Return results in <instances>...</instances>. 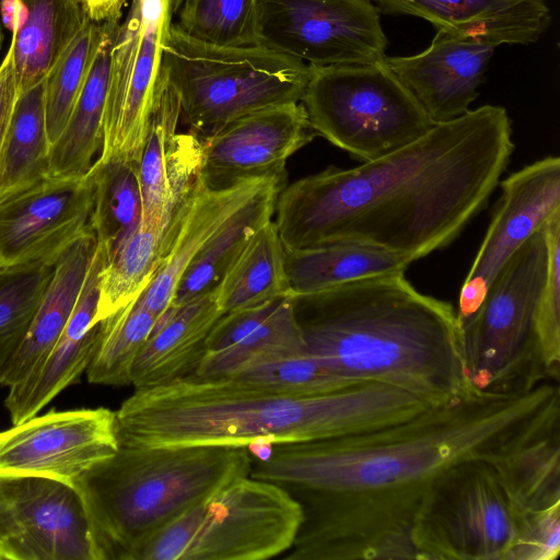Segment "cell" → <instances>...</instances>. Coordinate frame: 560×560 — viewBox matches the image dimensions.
I'll use <instances>...</instances> for the list:
<instances>
[{
    "label": "cell",
    "mask_w": 560,
    "mask_h": 560,
    "mask_svg": "<svg viewBox=\"0 0 560 560\" xmlns=\"http://www.w3.org/2000/svg\"><path fill=\"white\" fill-rule=\"evenodd\" d=\"M558 383L512 395L476 390L373 430L276 444L249 476L303 493L304 520L285 559H417L411 529L435 478L560 434Z\"/></svg>",
    "instance_id": "6da1fadb"
},
{
    "label": "cell",
    "mask_w": 560,
    "mask_h": 560,
    "mask_svg": "<svg viewBox=\"0 0 560 560\" xmlns=\"http://www.w3.org/2000/svg\"><path fill=\"white\" fill-rule=\"evenodd\" d=\"M513 150L504 107L469 109L384 156L284 187L275 209L280 240L289 250L355 242L420 259L486 206Z\"/></svg>",
    "instance_id": "7a4b0ae2"
},
{
    "label": "cell",
    "mask_w": 560,
    "mask_h": 560,
    "mask_svg": "<svg viewBox=\"0 0 560 560\" xmlns=\"http://www.w3.org/2000/svg\"><path fill=\"white\" fill-rule=\"evenodd\" d=\"M441 400L383 382L296 396L234 376L188 375L138 388L119 407V445L232 446L301 443L360 433L409 419Z\"/></svg>",
    "instance_id": "3957f363"
},
{
    "label": "cell",
    "mask_w": 560,
    "mask_h": 560,
    "mask_svg": "<svg viewBox=\"0 0 560 560\" xmlns=\"http://www.w3.org/2000/svg\"><path fill=\"white\" fill-rule=\"evenodd\" d=\"M292 298L306 353L335 373L442 401L477 390L453 305L420 293L404 273Z\"/></svg>",
    "instance_id": "277c9868"
},
{
    "label": "cell",
    "mask_w": 560,
    "mask_h": 560,
    "mask_svg": "<svg viewBox=\"0 0 560 560\" xmlns=\"http://www.w3.org/2000/svg\"><path fill=\"white\" fill-rule=\"evenodd\" d=\"M411 542L417 560H556L560 488L533 447L459 462L425 493Z\"/></svg>",
    "instance_id": "5b68a950"
},
{
    "label": "cell",
    "mask_w": 560,
    "mask_h": 560,
    "mask_svg": "<svg viewBox=\"0 0 560 560\" xmlns=\"http://www.w3.org/2000/svg\"><path fill=\"white\" fill-rule=\"evenodd\" d=\"M246 447L125 446L75 482L97 560H138L179 514L249 476Z\"/></svg>",
    "instance_id": "8992f818"
},
{
    "label": "cell",
    "mask_w": 560,
    "mask_h": 560,
    "mask_svg": "<svg viewBox=\"0 0 560 560\" xmlns=\"http://www.w3.org/2000/svg\"><path fill=\"white\" fill-rule=\"evenodd\" d=\"M162 73L174 88L189 131L203 138L264 108L299 103L310 66L259 45L218 46L172 24Z\"/></svg>",
    "instance_id": "52a82bcc"
},
{
    "label": "cell",
    "mask_w": 560,
    "mask_h": 560,
    "mask_svg": "<svg viewBox=\"0 0 560 560\" xmlns=\"http://www.w3.org/2000/svg\"><path fill=\"white\" fill-rule=\"evenodd\" d=\"M545 226L516 250L478 310L458 324L468 378L477 390L512 395L559 382L545 365L538 338L548 270Z\"/></svg>",
    "instance_id": "ba28073f"
},
{
    "label": "cell",
    "mask_w": 560,
    "mask_h": 560,
    "mask_svg": "<svg viewBox=\"0 0 560 560\" xmlns=\"http://www.w3.org/2000/svg\"><path fill=\"white\" fill-rule=\"evenodd\" d=\"M281 485L245 476L179 514L138 560H264L288 551L303 523Z\"/></svg>",
    "instance_id": "9c48e42d"
},
{
    "label": "cell",
    "mask_w": 560,
    "mask_h": 560,
    "mask_svg": "<svg viewBox=\"0 0 560 560\" xmlns=\"http://www.w3.org/2000/svg\"><path fill=\"white\" fill-rule=\"evenodd\" d=\"M310 69L300 103L312 129L357 160L384 156L435 124L385 60Z\"/></svg>",
    "instance_id": "30bf717a"
},
{
    "label": "cell",
    "mask_w": 560,
    "mask_h": 560,
    "mask_svg": "<svg viewBox=\"0 0 560 560\" xmlns=\"http://www.w3.org/2000/svg\"><path fill=\"white\" fill-rule=\"evenodd\" d=\"M172 0H130L112 49L103 144L96 160L138 165L162 88Z\"/></svg>",
    "instance_id": "8fae6325"
},
{
    "label": "cell",
    "mask_w": 560,
    "mask_h": 560,
    "mask_svg": "<svg viewBox=\"0 0 560 560\" xmlns=\"http://www.w3.org/2000/svg\"><path fill=\"white\" fill-rule=\"evenodd\" d=\"M256 45L308 66L372 63L388 39L370 0H258Z\"/></svg>",
    "instance_id": "7c38bea8"
},
{
    "label": "cell",
    "mask_w": 560,
    "mask_h": 560,
    "mask_svg": "<svg viewBox=\"0 0 560 560\" xmlns=\"http://www.w3.org/2000/svg\"><path fill=\"white\" fill-rule=\"evenodd\" d=\"M0 546L5 560H97L74 486L0 476Z\"/></svg>",
    "instance_id": "4fadbf2b"
},
{
    "label": "cell",
    "mask_w": 560,
    "mask_h": 560,
    "mask_svg": "<svg viewBox=\"0 0 560 560\" xmlns=\"http://www.w3.org/2000/svg\"><path fill=\"white\" fill-rule=\"evenodd\" d=\"M119 448L108 408L51 410L0 432V476L74 482Z\"/></svg>",
    "instance_id": "5bb4252c"
},
{
    "label": "cell",
    "mask_w": 560,
    "mask_h": 560,
    "mask_svg": "<svg viewBox=\"0 0 560 560\" xmlns=\"http://www.w3.org/2000/svg\"><path fill=\"white\" fill-rule=\"evenodd\" d=\"M94 183L45 176L0 194V268L55 262L90 228Z\"/></svg>",
    "instance_id": "9a60e30c"
},
{
    "label": "cell",
    "mask_w": 560,
    "mask_h": 560,
    "mask_svg": "<svg viewBox=\"0 0 560 560\" xmlns=\"http://www.w3.org/2000/svg\"><path fill=\"white\" fill-rule=\"evenodd\" d=\"M501 198L459 292L458 324L481 304L492 282L537 231L560 213V159L546 156L500 183Z\"/></svg>",
    "instance_id": "2e32d148"
},
{
    "label": "cell",
    "mask_w": 560,
    "mask_h": 560,
    "mask_svg": "<svg viewBox=\"0 0 560 560\" xmlns=\"http://www.w3.org/2000/svg\"><path fill=\"white\" fill-rule=\"evenodd\" d=\"M520 44L511 32L493 27L438 28L429 47L412 56L385 57L386 65L413 94L433 122L462 116L478 88L495 47Z\"/></svg>",
    "instance_id": "e0dca14e"
},
{
    "label": "cell",
    "mask_w": 560,
    "mask_h": 560,
    "mask_svg": "<svg viewBox=\"0 0 560 560\" xmlns=\"http://www.w3.org/2000/svg\"><path fill=\"white\" fill-rule=\"evenodd\" d=\"M315 136L300 102L253 112L200 138L199 177L214 189L248 179L285 177L289 158Z\"/></svg>",
    "instance_id": "ac0fdd59"
},
{
    "label": "cell",
    "mask_w": 560,
    "mask_h": 560,
    "mask_svg": "<svg viewBox=\"0 0 560 560\" xmlns=\"http://www.w3.org/2000/svg\"><path fill=\"white\" fill-rule=\"evenodd\" d=\"M106 262L105 250L97 244L77 305L61 336L36 370L10 387L4 406L13 424L36 416L60 392L78 383L91 364L102 335V320L95 322V316Z\"/></svg>",
    "instance_id": "d6986e66"
},
{
    "label": "cell",
    "mask_w": 560,
    "mask_h": 560,
    "mask_svg": "<svg viewBox=\"0 0 560 560\" xmlns=\"http://www.w3.org/2000/svg\"><path fill=\"white\" fill-rule=\"evenodd\" d=\"M292 294L223 314L210 330L206 351L191 375L230 376L279 358L305 353Z\"/></svg>",
    "instance_id": "ffe728a7"
},
{
    "label": "cell",
    "mask_w": 560,
    "mask_h": 560,
    "mask_svg": "<svg viewBox=\"0 0 560 560\" xmlns=\"http://www.w3.org/2000/svg\"><path fill=\"white\" fill-rule=\"evenodd\" d=\"M271 178L248 179L210 188L197 177L180 214L172 246L140 300L158 319L172 304L182 275L210 236Z\"/></svg>",
    "instance_id": "44dd1931"
},
{
    "label": "cell",
    "mask_w": 560,
    "mask_h": 560,
    "mask_svg": "<svg viewBox=\"0 0 560 560\" xmlns=\"http://www.w3.org/2000/svg\"><path fill=\"white\" fill-rule=\"evenodd\" d=\"M96 248L97 241L90 226L58 256L51 279L1 385L11 387L22 382L50 352L74 311Z\"/></svg>",
    "instance_id": "7402d4cb"
},
{
    "label": "cell",
    "mask_w": 560,
    "mask_h": 560,
    "mask_svg": "<svg viewBox=\"0 0 560 560\" xmlns=\"http://www.w3.org/2000/svg\"><path fill=\"white\" fill-rule=\"evenodd\" d=\"M222 315L213 292L171 305L136 359L131 385L149 388L191 375L205 354L210 330Z\"/></svg>",
    "instance_id": "603a6c76"
},
{
    "label": "cell",
    "mask_w": 560,
    "mask_h": 560,
    "mask_svg": "<svg viewBox=\"0 0 560 560\" xmlns=\"http://www.w3.org/2000/svg\"><path fill=\"white\" fill-rule=\"evenodd\" d=\"M12 51L19 93L44 81L91 20L84 0H13Z\"/></svg>",
    "instance_id": "cb8c5ba5"
},
{
    "label": "cell",
    "mask_w": 560,
    "mask_h": 560,
    "mask_svg": "<svg viewBox=\"0 0 560 560\" xmlns=\"http://www.w3.org/2000/svg\"><path fill=\"white\" fill-rule=\"evenodd\" d=\"M121 19L122 13L103 21L102 37L84 83L62 132L50 147L48 176H84L100 155L112 49Z\"/></svg>",
    "instance_id": "d4e9b609"
},
{
    "label": "cell",
    "mask_w": 560,
    "mask_h": 560,
    "mask_svg": "<svg viewBox=\"0 0 560 560\" xmlns=\"http://www.w3.org/2000/svg\"><path fill=\"white\" fill-rule=\"evenodd\" d=\"M381 14L411 15L438 28L494 27L536 43L550 23L546 0H370Z\"/></svg>",
    "instance_id": "484cf974"
},
{
    "label": "cell",
    "mask_w": 560,
    "mask_h": 560,
    "mask_svg": "<svg viewBox=\"0 0 560 560\" xmlns=\"http://www.w3.org/2000/svg\"><path fill=\"white\" fill-rule=\"evenodd\" d=\"M284 179L271 178L210 236L178 280L171 305L214 291L252 237L272 219Z\"/></svg>",
    "instance_id": "4316f807"
},
{
    "label": "cell",
    "mask_w": 560,
    "mask_h": 560,
    "mask_svg": "<svg viewBox=\"0 0 560 560\" xmlns=\"http://www.w3.org/2000/svg\"><path fill=\"white\" fill-rule=\"evenodd\" d=\"M284 250L292 295L315 293L370 277L405 273L415 261L409 255L355 242Z\"/></svg>",
    "instance_id": "83f0119b"
},
{
    "label": "cell",
    "mask_w": 560,
    "mask_h": 560,
    "mask_svg": "<svg viewBox=\"0 0 560 560\" xmlns=\"http://www.w3.org/2000/svg\"><path fill=\"white\" fill-rule=\"evenodd\" d=\"M213 293L223 314L292 294L285 250L275 221L257 231Z\"/></svg>",
    "instance_id": "f1b7e54d"
},
{
    "label": "cell",
    "mask_w": 560,
    "mask_h": 560,
    "mask_svg": "<svg viewBox=\"0 0 560 560\" xmlns=\"http://www.w3.org/2000/svg\"><path fill=\"white\" fill-rule=\"evenodd\" d=\"M180 214L170 228L141 222L106 262L101 277L95 322L126 306L149 285L172 246Z\"/></svg>",
    "instance_id": "f546056e"
},
{
    "label": "cell",
    "mask_w": 560,
    "mask_h": 560,
    "mask_svg": "<svg viewBox=\"0 0 560 560\" xmlns=\"http://www.w3.org/2000/svg\"><path fill=\"white\" fill-rule=\"evenodd\" d=\"M90 172L94 183L90 226L108 261L142 222L137 166L119 160H96Z\"/></svg>",
    "instance_id": "4dcf8cb0"
},
{
    "label": "cell",
    "mask_w": 560,
    "mask_h": 560,
    "mask_svg": "<svg viewBox=\"0 0 560 560\" xmlns=\"http://www.w3.org/2000/svg\"><path fill=\"white\" fill-rule=\"evenodd\" d=\"M44 92L45 80L19 93L0 152V194L49 174Z\"/></svg>",
    "instance_id": "1f68e13d"
},
{
    "label": "cell",
    "mask_w": 560,
    "mask_h": 560,
    "mask_svg": "<svg viewBox=\"0 0 560 560\" xmlns=\"http://www.w3.org/2000/svg\"><path fill=\"white\" fill-rule=\"evenodd\" d=\"M139 295L102 320L101 339L86 370L90 383L131 385L136 359L156 323Z\"/></svg>",
    "instance_id": "d6a6232c"
},
{
    "label": "cell",
    "mask_w": 560,
    "mask_h": 560,
    "mask_svg": "<svg viewBox=\"0 0 560 560\" xmlns=\"http://www.w3.org/2000/svg\"><path fill=\"white\" fill-rule=\"evenodd\" d=\"M162 75L159 102L151 117L137 175L142 198V222L170 228L178 214L173 218L167 210L162 170L176 138L182 110L176 91Z\"/></svg>",
    "instance_id": "836d02e7"
},
{
    "label": "cell",
    "mask_w": 560,
    "mask_h": 560,
    "mask_svg": "<svg viewBox=\"0 0 560 560\" xmlns=\"http://www.w3.org/2000/svg\"><path fill=\"white\" fill-rule=\"evenodd\" d=\"M54 265L0 268V385L51 279Z\"/></svg>",
    "instance_id": "e575fe53"
},
{
    "label": "cell",
    "mask_w": 560,
    "mask_h": 560,
    "mask_svg": "<svg viewBox=\"0 0 560 560\" xmlns=\"http://www.w3.org/2000/svg\"><path fill=\"white\" fill-rule=\"evenodd\" d=\"M103 33V22L90 20L45 79L46 129L50 144L62 132L84 83Z\"/></svg>",
    "instance_id": "d590c367"
},
{
    "label": "cell",
    "mask_w": 560,
    "mask_h": 560,
    "mask_svg": "<svg viewBox=\"0 0 560 560\" xmlns=\"http://www.w3.org/2000/svg\"><path fill=\"white\" fill-rule=\"evenodd\" d=\"M257 7L258 0H184L175 24L208 44L256 45Z\"/></svg>",
    "instance_id": "8d00e7d4"
},
{
    "label": "cell",
    "mask_w": 560,
    "mask_h": 560,
    "mask_svg": "<svg viewBox=\"0 0 560 560\" xmlns=\"http://www.w3.org/2000/svg\"><path fill=\"white\" fill-rule=\"evenodd\" d=\"M230 376L296 396L331 394L371 382L335 373L306 352L257 363Z\"/></svg>",
    "instance_id": "74e56055"
},
{
    "label": "cell",
    "mask_w": 560,
    "mask_h": 560,
    "mask_svg": "<svg viewBox=\"0 0 560 560\" xmlns=\"http://www.w3.org/2000/svg\"><path fill=\"white\" fill-rule=\"evenodd\" d=\"M548 270L538 314V338L542 360L555 377L560 376V213L545 226Z\"/></svg>",
    "instance_id": "f35d334b"
},
{
    "label": "cell",
    "mask_w": 560,
    "mask_h": 560,
    "mask_svg": "<svg viewBox=\"0 0 560 560\" xmlns=\"http://www.w3.org/2000/svg\"><path fill=\"white\" fill-rule=\"evenodd\" d=\"M18 96L19 85L13 65L12 51L9 47V50L0 65V152L9 130Z\"/></svg>",
    "instance_id": "ab89813d"
},
{
    "label": "cell",
    "mask_w": 560,
    "mask_h": 560,
    "mask_svg": "<svg viewBox=\"0 0 560 560\" xmlns=\"http://www.w3.org/2000/svg\"><path fill=\"white\" fill-rule=\"evenodd\" d=\"M128 0H84L91 20L103 22L122 13Z\"/></svg>",
    "instance_id": "60d3db41"
},
{
    "label": "cell",
    "mask_w": 560,
    "mask_h": 560,
    "mask_svg": "<svg viewBox=\"0 0 560 560\" xmlns=\"http://www.w3.org/2000/svg\"><path fill=\"white\" fill-rule=\"evenodd\" d=\"M275 445V443L267 440H256L247 444L246 450L253 460L264 463L271 457Z\"/></svg>",
    "instance_id": "b9f144b4"
},
{
    "label": "cell",
    "mask_w": 560,
    "mask_h": 560,
    "mask_svg": "<svg viewBox=\"0 0 560 560\" xmlns=\"http://www.w3.org/2000/svg\"><path fill=\"white\" fill-rule=\"evenodd\" d=\"M184 0H172L173 14L175 15Z\"/></svg>",
    "instance_id": "7bdbcfd3"
},
{
    "label": "cell",
    "mask_w": 560,
    "mask_h": 560,
    "mask_svg": "<svg viewBox=\"0 0 560 560\" xmlns=\"http://www.w3.org/2000/svg\"><path fill=\"white\" fill-rule=\"evenodd\" d=\"M2 39H3V35H2L1 23H0V50H1Z\"/></svg>",
    "instance_id": "ee69618b"
},
{
    "label": "cell",
    "mask_w": 560,
    "mask_h": 560,
    "mask_svg": "<svg viewBox=\"0 0 560 560\" xmlns=\"http://www.w3.org/2000/svg\"><path fill=\"white\" fill-rule=\"evenodd\" d=\"M4 559H5L4 558V553H3V550H2V548L0 546V560H4Z\"/></svg>",
    "instance_id": "f6af8a7d"
}]
</instances>
